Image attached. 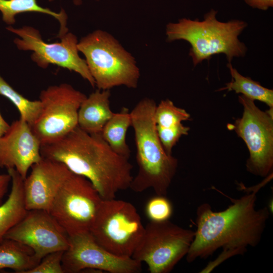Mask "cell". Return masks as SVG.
Returning <instances> with one entry per match:
<instances>
[{
    "instance_id": "cell-1",
    "label": "cell",
    "mask_w": 273,
    "mask_h": 273,
    "mask_svg": "<svg viewBox=\"0 0 273 273\" xmlns=\"http://www.w3.org/2000/svg\"><path fill=\"white\" fill-rule=\"evenodd\" d=\"M246 190L238 199L230 198L232 204L225 210L214 211L208 203L200 205L196 212L197 229L186 255L191 263L197 258H207L218 249L243 254L249 246L259 243L270 214L267 207L257 209V193L269 180Z\"/></svg>"
},
{
    "instance_id": "cell-2",
    "label": "cell",
    "mask_w": 273,
    "mask_h": 273,
    "mask_svg": "<svg viewBox=\"0 0 273 273\" xmlns=\"http://www.w3.org/2000/svg\"><path fill=\"white\" fill-rule=\"evenodd\" d=\"M40 153L88 179L103 200L115 198L118 192L129 188L133 178L129 158L115 152L101 133L90 134L78 126L62 139L41 146Z\"/></svg>"
},
{
    "instance_id": "cell-3",
    "label": "cell",
    "mask_w": 273,
    "mask_h": 273,
    "mask_svg": "<svg viewBox=\"0 0 273 273\" xmlns=\"http://www.w3.org/2000/svg\"><path fill=\"white\" fill-rule=\"evenodd\" d=\"M154 100H141L130 111L134 133L138 171L129 188L136 193L152 189L166 196L178 167V160L165 151L158 137L154 115Z\"/></svg>"
},
{
    "instance_id": "cell-4",
    "label": "cell",
    "mask_w": 273,
    "mask_h": 273,
    "mask_svg": "<svg viewBox=\"0 0 273 273\" xmlns=\"http://www.w3.org/2000/svg\"><path fill=\"white\" fill-rule=\"evenodd\" d=\"M217 13L212 9L202 21L182 18L166 25L167 41L181 39L190 44L189 56L194 66L216 54H224L231 63L234 57H243L246 53V47L238 37L247 23L239 20L220 22L216 19Z\"/></svg>"
},
{
    "instance_id": "cell-5",
    "label": "cell",
    "mask_w": 273,
    "mask_h": 273,
    "mask_svg": "<svg viewBox=\"0 0 273 273\" xmlns=\"http://www.w3.org/2000/svg\"><path fill=\"white\" fill-rule=\"evenodd\" d=\"M77 48L85 57L98 89L138 87L140 71L134 58L110 33L95 30L82 37Z\"/></svg>"
},
{
    "instance_id": "cell-6",
    "label": "cell",
    "mask_w": 273,
    "mask_h": 273,
    "mask_svg": "<svg viewBox=\"0 0 273 273\" xmlns=\"http://www.w3.org/2000/svg\"><path fill=\"white\" fill-rule=\"evenodd\" d=\"M141 217L131 203L115 198L102 200L89 232L112 254L131 257L144 231Z\"/></svg>"
},
{
    "instance_id": "cell-7",
    "label": "cell",
    "mask_w": 273,
    "mask_h": 273,
    "mask_svg": "<svg viewBox=\"0 0 273 273\" xmlns=\"http://www.w3.org/2000/svg\"><path fill=\"white\" fill-rule=\"evenodd\" d=\"M195 231L169 220L150 221L131 258L148 266L150 273H169L187 254Z\"/></svg>"
},
{
    "instance_id": "cell-8",
    "label": "cell",
    "mask_w": 273,
    "mask_h": 273,
    "mask_svg": "<svg viewBox=\"0 0 273 273\" xmlns=\"http://www.w3.org/2000/svg\"><path fill=\"white\" fill-rule=\"evenodd\" d=\"M238 99L243 107V115L228 128L234 130L247 145L249 157L246 170L255 175L268 176L273 167V109L262 111L253 100L242 95Z\"/></svg>"
},
{
    "instance_id": "cell-9",
    "label": "cell",
    "mask_w": 273,
    "mask_h": 273,
    "mask_svg": "<svg viewBox=\"0 0 273 273\" xmlns=\"http://www.w3.org/2000/svg\"><path fill=\"white\" fill-rule=\"evenodd\" d=\"M92 183L71 172L55 197L49 212L68 236L89 232L102 201Z\"/></svg>"
},
{
    "instance_id": "cell-10",
    "label": "cell",
    "mask_w": 273,
    "mask_h": 273,
    "mask_svg": "<svg viewBox=\"0 0 273 273\" xmlns=\"http://www.w3.org/2000/svg\"><path fill=\"white\" fill-rule=\"evenodd\" d=\"M86 96L68 83L51 85L39 95L41 111L31 126L41 145L55 142L78 126V112Z\"/></svg>"
},
{
    "instance_id": "cell-11",
    "label": "cell",
    "mask_w": 273,
    "mask_h": 273,
    "mask_svg": "<svg viewBox=\"0 0 273 273\" xmlns=\"http://www.w3.org/2000/svg\"><path fill=\"white\" fill-rule=\"evenodd\" d=\"M6 28L19 36L14 40L19 50L33 52L31 58L39 67L44 69L50 64L58 66L76 72L93 87L96 86L85 59L79 55L78 39L72 33L68 32L60 38V42L48 43L42 39L39 31L31 26Z\"/></svg>"
},
{
    "instance_id": "cell-12",
    "label": "cell",
    "mask_w": 273,
    "mask_h": 273,
    "mask_svg": "<svg viewBox=\"0 0 273 273\" xmlns=\"http://www.w3.org/2000/svg\"><path fill=\"white\" fill-rule=\"evenodd\" d=\"M69 237L62 265L64 273L97 269L110 273H139L142 263L131 257L124 258L110 253L94 239L89 232Z\"/></svg>"
},
{
    "instance_id": "cell-13",
    "label": "cell",
    "mask_w": 273,
    "mask_h": 273,
    "mask_svg": "<svg viewBox=\"0 0 273 273\" xmlns=\"http://www.w3.org/2000/svg\"><path fill=\"white\" fill-rule=\"evenodd\" d=\"M68 238L51 214L41 209L27 210L5 237L30 248L40 260L51 252L65 251L69 245Z\"/></svg>"
},
{
    "instance_id": "cell-14",
    "label": "cell",
    "mask_w": 273,
    "mask_h": 273,
    "mask_svg": "<svg viewBox=\"0 0 273 273\" xmlns=\"http://www.w3.org/2000/svg\"><path fill=\"white\" fill-rule=\"evenodd\" d=\"M41 146L25 121H14L0 137V167L14 168L24 179L30 168L42 159Z\"/></svg>"
},
{
    "instance_id": "cell-15",
    "label": "cell",
    "mask_w": 273,
    "mask_h": 273,
    "mask_svg": "<svg viewBox=\"0 0 273 273\" xmlns=\"http://www.w3.org/2000/svg\"><path fill=\"white\" fill-rule=\"evenodd\" d=\"M31 168L30 174L24 179L26 208L49 212L58 191L72 172L64 164L43 158Z\"/></svg>"
},
{
    "instance_id": "cell-16",
    "label": "cell",
    "mask_w": 273,
    "mask_h": 273,
    "mask_svg": "<svg viewBox=\"0 0 273 273\" xmlns=\"http://www.w3.org/2000/svg\"><path fill=\"white\" fill-rule=\"evenodd\" d=\"M110 89H97L81 103L78 112V126L90 134L101 133L114 114L110 108Z\"/></svg>"
},
{
    "instance_id": "cell-17",
    "label": "cell",
    "mask_w": 273,
    "mask_h": 273,
    "mask_svg": "<svg viewBox=\"0 0 273 273\" xmlns=\"http://www.w3.org/2000/svg\"><path fill=\"white\" fill-rule=\"evenodd\" d=\"M7 171L11 177V189L7 199L0 204V243L27 212L24 200V179L14 168Z\"/></svg>"
},
{
    "instance_id": "cell-18",
    "label": "cell",
    "mask_w": 273,
    "mask_h": 273,
    "mask_svg": "<svg viewBox=\"0 0 273 273\" xmlns=\"http://www.w3.org/2000/svg\"><path fill=\"white\" fill-rule=\"evenodd\" d=\"M40 260L29 247L11 239L0 243V270L10 268L18 273H25Z\"/></svg>"
},
{
    "instance_id": "cell-19",
    "label": "cell",
    "mask_w": 273,
    "mask_h": 273,
    "mask_svg": "<svg viewBox=\"0 0 273 273\" xmlns=\"http://www.w3.org/2000/svg\"><path fill=\"white\" fill-rule=\"evenodd\" d=\"M0 11L3 20L8 25L14 24L15 16L25 12H37L47 14L57 19L60 23V30L58 34L61 37L68 32L67 15L64 10L59 13L39 6L36 0H0Z\"/></svg>"
},
{
    "instance_id": "cell-20",
    "label": "cell",
    "mask_w": 273,
    "mask_h": 273,
    "mask_svg": "<svg viewBox=\"0 0 273 273\" xmlns=\"http://www.w3.org/2000/svg\"><path fill=\"white\" fill-rule=\"evenodd\" d=\"M131 125L130 112L126 107L114 113L105 125L101 135L110 148L116 153L129 158L130 150L126 143V136Z\"/></svg>"
},
{
    "instance_id": "cell-21",
    "label": "cell",
    "mask_w": 273,
    "mask_h": 273,
    "mask_svg": "<svg viewBox=\"0 0 273 273\" xmlns=\"http://www.w3.org/2000/svg\"><path fill=\"white\" fill-rule=\"evenodd\" d=\"M230 69L232 79L225 84L226 86L218 90H228L234 91L237 94L254 100L265 103L269 108L273 107V90L262 86L259 82L252 80L250 77L241 75L233 67L231 63L227 64Z\"/></svg>"
},
{
    "instance_id": "cell-22",
    "label": "cell",
    "mask_w": 273,
    "mask_h": 273,
    "mask_svg": "<svg viewBox=\"0 0 273 273\" xmlns=\"http://www.w3.org/2000/svg\"><path fill=\"white\" fill-rule=\"evenodd\" d=\"M0 95L9 99L17 108L20 118L25 121L30 127L34 123L41 111L39 100L31 101L15 90L0 75Z\"/></svg>"
},
{
    "instance_id": "cell-23",
    "label": "cell",
    "mask_w": 273,
    "mask_h": 273,
    "mask_svg": "<svg viewBox=\"0 0 273 273\" xmlns=\"http://www.w3.org/2000/svg\"><path fill=\"white\" fill-rule=\"evenodd\" d=\"M190 117L185 109L175 106L169 99L162 100L156 105L154 115L156 127L165 129L176 128Z\"/></svg>"
},
{
    "instance_id": "cell-24",
    "label": "cell",
    "mask_w": 273,
    "mask_h": 273,
    "mask_svg": "<svg viewBox=\"0 0 273 273\" xmlns=\"http://www.w3.org/2000/svg\"><path fill=\"white\" fill-rule=\"evenodd\" d=\"M145 212L150 221L160 222L168 220L173 212L171 202L166 196L157 195L147 202Z\"/></svg>"
},
{
    "instance_id": "cell-25",
    "label": "cell",
    "mask_w": 273,
    "mask_h": 273,
    "mask_svg": "<svg viewBox=\"0 0 273 273\" xmlns=\"http://www.w3.org/2000/svg\"><path fill=\"white\" fill-rule=\"evenodd\" d=\"M64 251L51 252L44 256L34 267L25 273H64L62 265Z\"/></svg>"
},
{
    "instance_id": "cell-26",
    "label": "cell",
    "mask_w": 273,
    "mask_h": 273,
    "mask_svg": "<svg viewBox=\"0 0 273 273\" xmlns=\"http://www.w3.org/2000/svg\"><path fill=\"white\" fill-rule=\"evenodd\" d=\"M156 130L160 141L166 152L170 155L172 150L179 139L184 135H187L190 129L189 127L183 125L173 128L165 129L157 128Z\"/></svg>"
},
{
    "instance_id": "cell-27",
    "label": "cell",
    "mask_w": 273,
    "mask_h": 273,
    "mask_svg": "<svg viewBox=\"0 0 273 273\" xmlns=\"http://www.w3.org/2000/svg\"><path fill=\"white\" fill-rule=\"evenodd\" d=\"M249 6L261 10H267L273 7V0H244Z\"/></svg>"
},
{
    "instance_id": "cell-28",
    "label": "cell",
    "mask_w": 273,
    "mask_h": 273,
    "mask_svg": "<svg viewBox=\"0 0 273 273\" xmlns=\"http://www.w3.org/2000/svg\"><path fill=\"white\" fill-rule=\"evenodd\" d=\"M10 183L11 177L8 173L0 174V204L8 191Z\"/></svg>"
},
{
    "instance_id": "cell-29",
    "label": "cell",
    "mask_w": 273,
    "mask_h": 273,
    "mask_svg": "<svg viewBox=\"0 0 273 273\" xmlns=\"http://www.w3.org/2000/svg\"><path fill=\"white\" fill-rule=\"evenodd\" d=\"M9 124L3 118L0 112V137L3 136L9 129Z\"/></svg>"
},
{
    "instance_id": "cell-30",
    "label": "cell",
    "mask_w": 273,
    "mask_h": 273,
    "mask_svg": "<svg viewBox=\"0 0 273 273\" xmlns=\"http://www.w3.org/2000/svg\"><path fill=\"white\" fill-rule=\"evenodd\" d=\"M49 2H52L54 0H49ZM97 1H99L100 0H96ZM73 3L76 6H79L82 4V0H73Z\"/></svg>"
}]
</instances>
